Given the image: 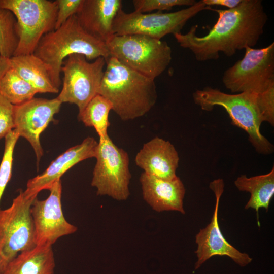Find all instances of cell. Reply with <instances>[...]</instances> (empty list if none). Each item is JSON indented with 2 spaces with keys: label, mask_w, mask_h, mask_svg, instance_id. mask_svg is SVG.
I'll use <instances>...</instances> for the list:
<instances>
[{
  "label": "cell",
  "mask_w": 274,
  "mask_h": 274,
  "mask_svg": "<svg viewBox=\"0 0 274 274\" xmlns=\"http://www.w3.org/2000/svg\"><path fill=\"white\" fill-rule=\"evenodd\" d=\"M213 11L218 18L206 35H197V25L186 33L174 35L180 46L189 49L198 61L217 60L220 52L231 57L238 50L255 46L268 20L261 0H242L233 9Z\"/></svg>",
  "instance_id": "6da1fadb"
},
{
  "label": "cell",
  "mask_w": 274,
  "mask_h": 274,
  "mask_svg": "<svg viewBox=\"0 0 274 274\" xmlns=\"http://www.w3.org/2000/svg\"><path fill=\"white\" fill-rule=\"evenodd\" d=\"M106 61L98 94L111 102L112 110L123 121L143 116L157 101L154 79L130 68L113 56Z\"/></svg>",
  "instance_id": "7a4b0ae2"
},
{
  "label": "cell",
  "mask_w": 274,
  "mask_h": 274,
  "mask_svg": "<svg viewBox=\"0 0 274 274\" xmlns=\"http://www.w3.org/2000/svg\"><path fill=\"white\" fill-rule=\"evenodd\" d=\"M33 54L48 66L52 84L58 89L62 83V62L68 56L82 54L88 61L100 57L107 59L110 56L106 44L88 33L80 25L76 14L57 29L44 35Z\"/></svg>",
  "instance_id": "3957f363"
},
{
  "label": "cell",
  "mask_w": 274,
  "mask_h": 274,
  "mask_svg": "<svg viewBox=\"0 0 274 274\" xmlns=\"http://www.w3.org/2000/svg\"><path fill=\"white\" fill-rule=\"evenodd\" d=\"M244 57L223 73L222 81L232 93H251L258 108L274 104V43L260 48L246 47Z\"/></svg>",
  "instance_id": "277c9868"
},
{
  "label": "cell",
  "mask_w": 274,
  "mask_h": 274,
  "mask_svg": "<svg viewBox=\"0 0 274 274\" xmlns=\"http://www.w3.org/2000/svg\"><path fill=\"white\" fill-rule=\"evenodd\" d=\"M193 101L202 110L212 111L215 106L223 108L229 115L231 124L244 130L257 153H273V145L262 134L260 126L263 120L257 106L256 97L248 92L224 93L210 87L197 90L192 95Z\"/></svg>",
  "instance_id": "5b68a950"
},
{
  "label": "cell",
  "mask_w": 274,
  "mask_h": 274,
  "mask_svg": "<svg viewBox=\"0 0 274 274\" xmlns=\"http://www.w3.org/2000/svg\"><path fill=\"white\" fill-rule=\"evenodd\" d=\"M106 44L110 56L154 80L166 69L172 60V50L167 42L150 36L114 35Z\"/></svg>",
  "instance_id": "8992f818"
},
{
  "label": "cell",
  "mask_w": 274,
  "mask_h": 274,
  "mask_svg": "<svg viewBox=\"0 0 274 274\" xmlns=\"http://www.w3.org/2000/svg\"><path fill=\"white\" fill-rule=\"evenodd\" d=\"M36 197L20 191L9 208L0 210V274L20 253L37 246L30 212Z\"/></svg>",
  "instance_id": "52a82bcc"
},
{
  "label": "cell",
  "mask_w": 274,
  "mask_h": 274,
  "mask_svg": "<svg viewBox=\"0 0 274 274\" xmlns=\"http://www.w3.org/2000/svg\"><path fill=\"white\" fill-rule=\"evenodd\" d=\"M0 8L11 11L16 18L19 43L14 56L33 54L43 36L55 29L56 1L0 0Z\"/></svg>",
  "instance_id": "ba28073f"
},
{
  "label": "cell",
  "mask_w": 274,
  "mask_h": 274,
  "mask_svg": "<svg viewBox=\"0 0 274 274\" xmlns=\"http://www.w3.org/2000/svg\"><path fill=\"white\" fill-rule=\"evenodd\" d=\"M202 0L181 10L163 13H126L122 9L116 16L113 25L114 35L139 34L161 40L165 36L181 32L187 22L199 12L212 10Z\"/></svg>",
  "instance_id": "9c48e42d"
},
{
  "label": "cell",
  "mask_w": 274,
  "mask_h": 274,
  "mask_svg": "<svg viewBox=\"0 0 274 274\" xmlns=\"http://www.w3.org/2000/svg\"><path fill=\"white\" fill-rule=\"evenodd\" d=\"M95 158L91 184L96 189L97 195L126 200L130 195L131 178L128 153L117 147L108 135L99 140Z\"/></svg>",
  "instance_id": "30bf717a"
},
{
  "label": "cell",
  "mask_w": 274,
  "mask_h": 274,
  "mask_svg": "<svg viewBox=\"0 0 274 274\" xmlns=\"http://www.w3.org/2000/svg\"><path fill=\"white\" fill-rule=\"evenodd\" d=\"M106 64V58L99 57L90 62L82 54H74L64 60L62 88L56 97L61 103L76 105L80 113L98 94Z\"/></svg>",
  "instance_id": "8fae6325"
},
{
  "label": "cell",
  "mask_w": 274,
  "mask_h": 274,
  "mask_svg": "<svg viewBox=\"0 0 274 274\" xmlns=\"http://www.w3.org/2000/svg\"><path fill=\"white\" fill-rule=\"evenodd\" d=\"M48 190L49 196L43 200L37 197L30 208L37 246H52L61 237L77 231V227L68 222L63 213L61 180L55 182Z\"/></svg>",
  "instance_id": "7c38bea8"
},
{
  "label": "cell",
  "mask_w": 274,
  "mask_h": 274,
  "mask_svg": "<svg viewBox=\"0 0 274 274\" xmlns=\"http://www.w3.org/2000/svg\"><path fill=\"white\" fill-rule=\"evenodd\" d=\"M61 104L57 98L33 97L23 104L14 106V129L19 137L25 138L30 143L38 164L43 155L40 135L49 124L54 120V116L59 112Z\"/></svg>",
  "instance_id": "4fadbf2b"
},
{
  "label": "cell",
  "mask_w": 274,
  "mask_h": 274,
  "mask_svg": "<svg viewBox=\"0 0 274 274\" xmlns=\"http://www.w3.org/2000/svg\"><path fill=\"white\" fill-rule=\"evenodd\" d=\"M224 187V183L222 179L215 180L210 184V188L216 197V203L210 223L200 229L195 236L197 245L195 251L197 258L194 266L195 270L214 256H228L242 267L247 265L252 261L248 254L241 252L229 243L220 230L218 219V210Z\"/></svg>",
  "instance_id": "5bb4252c"
},
{
  "label": "cell",
  "mask_w": 274,
  "mask_h": 274,
  "mask_svg": "<svg viewBox=\"0 0 274 274\" xmlns=\"http://www.w3.org/2000/svg\"><path fill=\"white\" fill-rule=\"evenodd\" d=\"M98 142L92 137L85 138L78 145L70 148L54 160L42 174L29 179L23 191L28 197H37L42 190L49 189L73 166L95 157Z\"/></svg>",
  "instance_id": "9a60e30c"
},
{
  "label": "cell",
  "mask_w": 274,
  "mask_h": 274,
  "mask_svg": "<svg viewBox=\"0 0 274 274\" xmlns=\"http://www.w3.org/2000/svg\"><path fill=\"white\" fill-rule=\"evenodd\" d=\"M179 156L169 141L156 136L144 144L135 157L136 165L148 175L165 180L176 178Z\"/></svg>",
  "instance_id": "2e32d148"
},
{
  "label": "cell",
  "mask_w": 274,
  "mask_h": 274,
  "mask_svg": "<svg viewBox=\"0 0 274 274\" xmlns=\"http://www.w3.org/2000/svg\"><path fill=\"white\" fill-rule=\"evenodd\" d=\"M140 182L144 200L157 212L174 211L185 214L183 199L185 188L180 178L160 179L143 172Z\"/></svg>",
  "instance_id": "e0dca14e"
},
{
  "label": "cell",
  "mask_w": 274,
  "mask_h": 274,
  "mask_svg": "<svg viewBox=\"0 0 274 274\" xmlns=\"http://www.w3.org/2000/svg\"><path fill=\"white\" fill-rule=\"evenodd\" d=\"M122 7L121 0H83L76 15L88 33L106 43L114 35L113 23Z\"/></svg>",
  "instance_id": "ac0fdd59"
},
{
  "label": "cell",
  "mask_w": 274,
  "mask_h": 274,
  "mask_svg": "<svg viewBox=\"0 0 274 274\" xmlns=\"http://www.w3.org/2000/svg\"><path fill=\"white\" fill-rule=\"evenodd\" d=\"M55 260L52 246L37 245L20 253L3 274H54Z\"/></svg>",
  "instance_id": "d6986e66"
},
{
  "label": "cell",
  "mask_w": 274,
  "mask_h": 274,
  "mask_svg": "<svg viewBox=\"0 0 274 274\" xmlns=\"http://www.w3.org/2000/svg\"><path fill=\"white\" fill-rule=\"evenodd\" d=\"M11 68L30 84L38 93H57L51 80L48 66L33 54L14 56L10 58Z\"/></svg>",
  "instance_id": "ffe728a7"
},
{
  "label": "cell",
  "mask_w": 274,
  "mask_h": 274,
  "mask_svg": "<svg viewBox=\"0 0 274 274\" xmlns=\"http://www.w3.org/2000/svg\"><path fill=\"white\" fill-rule=\"evenodd\" d=\"M238 190L248 192L250 197L245 209L252 208L257 213L258 225L260 226L258 212L260 208L268 210L269 204L274 195V167L268 173L251 177L242 175L234 181Z\"/></svg>",
  "instance_id": "44dd1931"
},
{
  "label": "cell",
  "mask_w": 274,
  "mask_h": 274,
  "mask_svg": "<svg viewBox=\"0 0 274 274\" xmlns=\"http://www.w3.org/2000/svg\"><path fill=\"white\" fill-rule=\"evenodd\" d=\"M112 106L111 102L102 96L97 94L87 104L82 112L78 115L79 121L86 126L93 127L99 140L109 135L108 129L110 125L109 115Z\"/></svg>",
  "instance_id": "7402d4cb"
},
{
  "label": "cell",
  "mask_w": 274,
  "mask_h": 274,
  "mask_svg": "<svg viewBox=\"0 0 274 274\" xmlns=\"http://www.w3.org/2000/svg\"><path fill=\"white\" fill-rule=\"evenodd\" d=\"M36 90L10 68L0 80V94L14 106L35 97Z\"/></svg>",
  "instance_id": "603a6c76"
},
{
  "label": "cell",
  "mask_w": 274,
  "mask_h": 274,
  "mask_svg": "<svg viewBox=\"0 0 274 274\" xmlns=\"http://www.w3.org/2000/svg\"><path fill=\"white\" fill-rule=\"evenodd\" d=\"M19 43L16 18L10 10L0 8V55L11 58Z\"/></svg>",
  "instance_id": "cb8c5ba5"
},
{
  "label": "cell",
  "mask_w": 274,
  "mask_h": 274,
  "mask_svg": "<svg viewBox=\"0 0 274 274\" xmlns=\"http://www.w3.org/2000/svg\"><path fill=\"white\" fill-rule=\"evenodd\" d=\"M19 136L15 129L5 136L4 154L0 164V202L5 189L11 179L13 152Z\"/></svg>",
  "instance_id": "d4e9b609"
},
{
  "label": "cell",
  "mask_w": 274,
  "mask_h": 274,
  "mask_svg": "<svg viewBox=\"0 0 274 274\" xmlns=\"http://www.w3.org/2000/svg\"><path fill=\"white\" fill-rule=\"evenodd\" d=\"M196 3L194 0H133L134 11L146 13L153 10L162 12L170 10L177 6H191Z\"/></svg>",
  "instance_id": "484cf974"
},
{
  "label": "cell",
  "mask_w": 274,
  "mask_h": 274,
  "mask_svg": "<svg viewBox=\"0 0 274 274\" xmlns=\"http://www.w3.org/2000/svg\"><path fill=\"white\" fill-rule=\"evenodd\" d=\"M56 2L57 13L55 29L58 28L70 17L78 13L83 0H56Z\"/></svg>",
  "instance_id": "4316f807"
},
{
  "label": "cell",
  "mask_w": 274,
  "mask_h": 274,
  "mask_svg": "<svg viewBox=\"0 0 274 274\" xmlns=\"http://www.w3.org/2000/svg\"><path fill=\"white\" fill-rule=\"evenodd\" d=\"M13 107L0 94V140L14 129Z\"/></svg>",
  "instance_id": "83f0119b"
},
{
  "label": "cell",
  "mask_w": 274,
  "mask_h": 274,
  "mask_svg": "<svg viewBox=\"0 0 274 274\" xmlns=\"http://www.w3.org/2000/svg\"><path fill=\"white\" fill-rule=\"evenodd\" d=\"M203 2L208 6H221L228 9H233L237 7L242 2V0H202Z\"/></svg>",
  "instance_id": "f1b7e54d"
},
{
  "label": "cell",
  "mask_w": 274,
  "mask_h": 274,
  "mask_svg": "<svg viewBox=\"0 0 274 274\" xmlns=\"http://www.w3.org/2000/svg\"><path fill=\"white\" fill-rule=\"evenodd\" d=\"M10 68V59L2 57L0 55V80Z\"/></svg>",
  "instance_id": "f546056e"
}]
</instances>
